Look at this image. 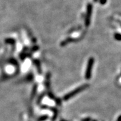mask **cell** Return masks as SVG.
Wrapping results in <instances>:
<instances>
[{
  "label": "cell",
  "instance_id": "ba28073f",
  "mask_svg": "<svg viewBox=\"0 0 121 121\" xmlns=\"http://www.w3.org/2000/svg\"><path fill=\"white\" fill-rule=\"evenodd\" d=\"M99 3L101 4H105L107 2V0H99Z\"/></svg>",
  "mask_w": 121,
  "mask_h": 121
},
{
  "label": "cell",
  "instance_id": "5b68a950",
  "mask_svg": "<svg viewBox=\"0 0 121 121\" xmlns=\"http://www.w3.org/2000/svg\"><path fill=\"white\" fill-rule=\"evenodd\" d=\"M114 38L116 40L118 41H121V34H115Z\"/></svg>",
  "mask_w": 121,
  "mask_h": 121
},
{
  "label": "cell",
  "instance_id": "8992f818",
  "mask_svg": "<svg viewBox=\"0 0 121 121\" xmlns=\"http://www.w3.org/2000/svg\"><path fill=\"white\" fill-rule=\"evenodd\" d=\"M48 118V117L47 116H43L40 117V118H38V121H45V120H46Z\"/></svg>",
  "mask_w": 121,
  "mask_h": 121
},
{
  "label": "cell",
  "instance_id": "52a82bcc",
  "mask_svg": "<svg viewBox=\"0 0 121 121\" xmlns=\"http://www.w3.org/2000/svg\"><path fill=\"white\" fill-rule=\"evenodd\" d=\"M6 42L9 43H14L15 41L14 40H13V39H7V40H6Z\"/></svg>",
  "mask_w": 121,
  "mask_h": 121
},
{
  "label": "cell",
  "instance_id": "6da1fadb",
  "mask_svg": "<svg viewBox=\"0 0 121 121\" xmlns=\"http://www.w3.org/2000/svg\"><path fill=\"white\" fill-rule=\"evenodd\" d=\"M87 87H88V85L85 84L83 85H82V86H79V87L77 88L76 89L72 91V92L69 93L68 94H67L66 95L64 96V99L65 101L68 100L69 99L73 97V96H75L76 94H77V93H78L80 92H81L82 91H83V90L86 89Z\"/></svg>",
  "mask_w": 121,
  "mask_h": 121
},
{
  "label": "cell",
  "instance_id": "9c48e42d",
  "mask_svg": "<svg viewBox=\"0 0 121 121\" xmlns=\"http://www.w3.org/2000/svg\"><path fill=\"white\" fill-rule=\"evenodd\" d=\"M91 121V118L87 117L86 118V119H83L82 121Z\"/></svg>",
  "mask_w": 121,
  "mask_h": 121
},
{
  "label": "cell",
  "instance_id": "3957f363",
  "mask_svg": "<svg viewBox=\"0 0 121 121\" xmlns=\"http://www.w3.org/2000/svg\"><path fill=\"white\" fill-rule=\"evenodd\" d=\"M92 4L91 3L88 4L87 8H86V18H85V25L86 27L89 26L90 23V18L91 14H92Z\"/></svg>",
  "mask_w": 121,
  "mask_h": 121
},
{
  "label": "cell",
  "instance_id": "7a4b0ae2",
  "mask_svg": "<svg viewBox=\"0 0 121 121\" xmlns=\"http://www.w3.org/2000/svg\"><path fill=\"white\" fill-rule=\"evenodd\" d=\"M93 63H94V59L93 57H90L89 60H88L87 67H86V73H85V78H86V79H90L91 78V69H92Z\"/></svg>",
  "mask_w": 121,
  "mask_h": 121
},
{
  "label": "cell",
  "instance_id": "277c9868",
  "mask_svg": "<svg viewBox=\"0 0 121 121\" xmlns=\"http://www.w3.org/2000/svg\"><path fill=\"white\" fill-rule=\"evenodd\" d=\"M37 85H35L34 86V88H33V91L32 92V95H31V98H33L35 96V94H36V92H37Z\"/></svg>",
  "mask_w": 121,
  "mask_h": 121
},
{
  "label": "cell",
  "instance_id": "8fae6325",
  "mask_svg": "<svg viewBox=\"0 0 121 121\" xmlns=\"http://www.w3.org/2000/svg\"><path fill=\"white\" fill-rule=\"evenodd\" d=\"M95 1V2H96V1H99V0H94Z\"/></svg>",
  "mask_w": 121,
  "mask_h": 121
},
{
  "label": "cell",
  "instance_id": "7c38bea8",
  "mask_svg": "<svg viewBox=\"0 0 121 121\" xmlns=\"http://www.w3.org/2000/svg\"><path fill=\"white\" fill-rule=\"evenodd\" d=\"M96 121V120H94V121Z\"/></svg>",
  "mask_w": 121,
  "mask_h": 121
},
{
  "label": "cell",
  "instance_id": "30bf717a",
  "mask_svg": "<svg viewBox=\"0 0 121 121\" xmlns=\"http://www.w3.org/2000/svg\"><path fill=\"white\" fill-rule=\"evenodd\" d=\"M117 121H121V116H120L117 118Z\"/></svg>",
  "mask_w": 121,
  "mask_h": 121
}]
</instances>
